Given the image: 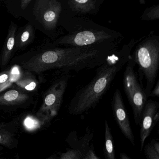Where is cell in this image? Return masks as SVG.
Wrapping results in <instances>:
<instances>
[{
  "instance_id": "6da1fadb",
  "label": "cell",
  "mask_w": 159,
  "mask_h": 159,
  "mask_svg": "<svg viewBox=\"0 0 159 159\" xmlns=\"http://www.w3.org/2000/svg\"><path fill=\"white\" fill-rule=\"evenodd\" d=\"M139 41L132 39L121 49L109 55L106 61L98 67L93 80L77 91L71 99L68 106L70 114L82 115L97 105L117 74L126 65Z\"/></svg>"
},
{
  "instance_id": "7a4b0ae2",
  "label": "cell",
  "mask_w": 159,
  "mask_h": 159,
  "mask_svg": "<svg viewBox=\"0 0 159 159\" xmlns=\"http://www.w3.org/2000/svg\"><path fill=\"white\" fill-rule=\"evenodd\" d=\"M67 24V34L56 40L54 45L85 47L107 42L120 43L124 38L121 33L100 25L86 16L71 14Z\"/></svg>"
},
{
  "instance_id": "3957f363",
  "label": "cell",
  "mask_w": 159,
  "mask_h": 159,
  "mask_svg": "<svg viewBox=\"0 0 159 159\" xmlns=\"http://www.w3.org/2000/svg\"><path fill=\"white\" fill-rule=\"evenodd\" d=\"M134 49L132 57L135 66L138 67V79L143 87V80L146 81L144 91L148 98L159 71V36L150 34L139 40Z\"/></svg>"
},
{
  "instance_id": "277c9868",
  "label": "cell",
  "mask_w": 159,
  "mask_h": 159,
  "mask_svg": "<svg viewBox=\"0 0 159 159\" xmlns=\"http://www.w3.org/2000/svg\"><path fill=\"white\" fill-rule=\"evenodd\" d=\"M135 65L131 54L125 65L123 84L125 93L133 110L135 123L137 125H139L143 109L148 98L144 88L139 82L137 72L135 71Z\"/></svg>"
},
{
  "instance_id": "5b68a950",
  "label": "cell",
  "mask_w": 159,
  "mask_h": 159,
  "mask_svg": "<svg viewBox=\"0 0 159 159\" xmlns=\"http://www.w3.org/2000/svg\"><path fill=\"white\" fill-rule=\"evenodd\" d=\"M70 78V73L65 72L64 75L51 86L45 93L43 104L38 112V115L46 114L54 117L57 114Z\"/></svg>"
},
{
  "instance_id": "8992f818",
  "label": "cell",
  "mask_w": 159,
  "mask_h": 159,
  "mask_svg": "<svg viewBox=\"0 0 159 159\" xmlns=\"http://www.w3.org/2000/svg\"><path fill=\"white\" fill-rule=\"evenodd\" d=\"M62 9L61 2L57 0H39L36 2L33 12L44 29L52 31L57 27Z\"/></svg>"
},
{
  "instance_id": "52a82bcc",
  "label": "cell",
  "mask_w": 159,
  "mask_h": 159,
  "mask_svg": "<svg viewBox=\"0 0 159 159\" xmlns=\"http://www.w3.org/2000/svg\"><path fill=\"white\" fill-rule=\"evenodd\" d=\"M111 107L114 119L122 133L131 144L134 146V136L124 104L120 91L119 89H116L113 93Z\"/></svg>"
},
{
  "instance_id": "ba28073f",
  "label": "cell",
  "mask_w": 159,
  "mask_h": 159,
  "mask_svg": "<svg viewBox=\"0 0 159 159\" xmlns=\"http://www.w3.org/2000/svg\"><path fill=\"white\" fill-rule=\"evenodd\" d=\"M159 104L153 100H148L141 116L140 133V149L144 148L146 139L149 136L159 119Z\"/></svg>"
},
{
  "instance_id": "9c48e42d",
  "label": "cell",
  "mask_w": 159,
  "mask_h": 159,
  "mask_svg": "<svg viewBox=\"0 0 159 159\" xmlns=\"http://www.w3.org/2000/svg\"><path fill=\"white\" fill-rule=\"evenodd\" d=\"M69 139V145L71 148H75L80 152L82 159H101L96 153L94 146L91 143L93 134L89 130L83 137L79 138L75 132H71Z\"/></svg>"
},
{
  "instance_id": "30bf717a",
  "label": "cell",
  "mask_w": 159,
  "mask_h": 159,
  "mask_svg": "<svg viewBox=\"0 0 159 159\" xmlns=\"http://www.w3.org/2000/svg\"><path fill=\"white\" fill-rule=\"evenodd\" d=\"M104 1V0H69L67 5L72 15L85 16L96 14Z\"/></svg>"
},
{
  "instance_id": "8fae6325",
  "label": "cell",
  "mask_w": 159,
  "mask_h": 159,
  "mask_svg": "<svg viewBox=\"0 0 159 159\" xmlns=\"http://www.w3.org/2000/svg\"><path fill=\"white\" fill-rule=\"evenodd\" d=\"M28 95L16 90L7 91L0 95V105L15 106L23 104L29 99Z\"/></svg>"
},
{
  "instance_id": "7c38bea8",
  "label": "cell",
  "mask_w": 159,
  "mask_h": 159,
  "mask_svg": "<svg viewBox=\"0 0 159 159\" xmlns=\"http://www.w3.org/2000/svg\"><path fill=\"white\" fill-rule=\"evenodd\" d=\"M16 30V26L11 25L9 30V34L4 43L1 61L2 66H5L10 61L15 42V40Z\"/></svg>"
},
{
  "instance_id": "4fadbf2b",
  "label": "cell",
  "mask_w": 159,
  "mask_h": 159,
  "mask_svg": "<svg viewBox=\"0 0 159 159\" xmlns=\"http://www.w3.org/2000/svg\"><path fill=\"white\" fill-rule=\"evenodd\" d=\"M105 146L104 153L106 159H116L113 136L107 121L105 122Z\"/></svg>"
},
{
  "instance_id": "5bb4252c",
  "label": "cell",
  "mask_w": 159,
  "mask_h": 159,
  "mask_svg": "<svg viewBox=\"0 0 159 159\" xmlns=\"http://www.w3.org/2000/svg\"><path fill=\"white\" fill-rule=\"evenodd\" d=\"M144 152L147 159H159V142L152 139L145 145Z\"/></svg>"
},
{
  "instance_id": "9a60e30c",
  "label": "cell",
  "mask_w": 159,
  "mask_h": 159,
  "mask_svg": "<svg viewBox=\"0 0 159 159\" xmlns=\"http://www.w3.org/2000/svg\"><path fill=\"white\" fill-rule=\"evenodd\" d=\"M51 119V118H48L42 120L39 118L30 115L24 120V125L27 130L30 131H34L38 129V128H40L42 122H48Z\"/></svg>"
},
{
  "instance_id": "2e32d148",
  "label": "cell",
  "mask_w": 159,
  "mask_h": 159,
  "mask_svg": "<svg viewBox=\"0 0 159 159\" xmlns=\"http://www.w3.org/2000/svg\"><path fill=\"white\" fill-rule=\"evenodd\" d=\"M140 19L150 21L159 19V4L153 5L146 9L141 15Z\"/></svg>"
},
{
  "instance_id": "e0dca14e",
  "label": "cell",
  "mask_w": 159,
  "mask_h": 159,
  "mask_svg": "<svg viewBox=\"0 0 159 159\" xmlns=\"http://www.w3.org/2000/svg\"><path fill=\"white\" fill-rule=\"evenodd\" d=\"M13 142L12 134L8 130L0 127V144L7 148H11Z\"/></svg>"
},
{
  "instance_id": "ac0fdd59",
  "label": "cell",
  "mask_w": 159,
  "mask_h": 159,
  "mask_svg": "<svg viewBox=\"0 0 159 159\" xmlns=\"http://www.w3.org/2000/svg\"><path fill=\"white\" fill-rule=\"evenodd\" d=\"M16 84L19 87L28 91H32L37 86V82L33 78L30 77H23L16 81Z\"/></svg>"
},
{
  "instance_id": "d6986e66",
  "label": "cell",
  "mask_w": 159,
  "mask_h": 159,
  "mask_svg": "<svg viewBox=\"0 0 159 159\" xmlns=\"http://www.w3.org/2000/svg\"><path fill=\"white\" fill-rule=\"evenodd\" d=\"M33 35V29L31 25L27 26L22 33L20 37V46L26 45L30 41L32 35Z\"/></svg>"
},
{
  "instance_id": "ffe728a7",
  "label": "cell",
  "mask_w": 159,
  "mask_h": 159,
  "mask_svg": "<svg viewBox=\"0 0 159 159\" xmlns=\"http://www.w3.org/2000/svg\"><path fill=\"white\" fill-rule=\"evenodd\" d=\"M59 159H82L80 153L77 149L71 148L62 153Z\"/></svg>"
},
{
  "instance_id": "44dd1931",
  "label": "cell",
  "mask_w": 159,
  "mask_h": 159,
  "mask_svg": "<svg viewBox=\"0 0 159 159\" xmlns=\"http://www.w3.org/2000/svg\"><path fill=\"white\" fill-rule=\"evenodd\" d=\"M11 75L9 73H4L0 75V92L3 90L5 87L8 86V84L12 82L11 80Z\"/></svg>"
},
{
  "instance_id": "7402d4cb",
  "label": "cell",
  "mask_w": 159,
  "mask_h": 159,
  "mask_svg": "<svg viewBox=\"0 0 159 159\" xmlns=\"http://www.w3.org/2000/svg\"><path fill=\"white\" fill-rule=\"evenodd\" d=\"M159 96V80H157L151 92L149 97H158Z\"/></svg>"
},
{
  "instance_id": "603a6c76",
  "label": "cell",
  "mask_w": 159,
  "mask_h": 159,
  "mask_svg": "<svg viewBox=\"0 0 159 159\" xmlns=\"http://www.w3.org/2000/svg\"><path fill=\"white\" fill-rule=\"evenodd\" d=\"M31 2V0H23V1H21V7L22 9H26Z\"/></svg>"
},
{
  "instance_id": "cb8c5ba5",
  "label": "cell",
  "mask_w": 159,
  "mask_h": 159,
  "mask_svg": "<svg viewBox=\"0 0 159 159\" xmlns=\"http://www.w3.org/2000/svg\"><path fill=\"white\" fill-rule=\"evenodd\" d=\"M120 159H132L125 153H120Z\"/></svg>"
},
{
  "instance_id": "d4e9b609",
  "label": "cell",
  "mask_w": 159,
  "mask_h": 159,
  "mask_svg": "<svg viewBox=\"0 0 159 159\" xmlns=\"http://www.w3.org/2000/svg\"><path fill=\"white\" fill-rule=\"evenodd\" d=\"M57 159L56 158H55V157H51V158H49V159Z\"/></svg>"
}]
</instances>
